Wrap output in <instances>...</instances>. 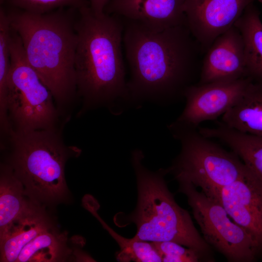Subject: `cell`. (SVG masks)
I'll use <instances>...</instances> for the list:
<instances>
[{"label": "cell", "instance_id": "obj_9", "mask_svg": "<svg viewBox=\"0 0 262 262\" xmlns=\"http://www.w3.org/2000/svg\"><path fill=\"white\" fill-rule=\"evenodd\" d=\"M216 201L250 235L257 259L262 260V181L248 169L243 177L221 190Z\"/></svg>", "mask_w": 262, "mask_h": 262}, {"label": "cell", "instance_id": "obj_23", "mask_svg": "<svg viewBox=\"0 0 262 262\" xmlns=\"http://www.w3.org/2000/svg\"><path fill=\"white\" fill-rule=\"evenodd\" d=\"M92 12L97 16L104 13V9L110 0H89Z\"/></svg>", "mask_w": 262, "mask_h": 262}, {"label": "cell", "instance_id": "obj_8", "mask_svg": "<svg viewBox=\"0 0 262 262\" xmlns=\"http://www.w3.org/2000/svg\"><path fill=\"white\" fill-rule=\"evenodd\" d=\"M178 192L185 195L202 236L213 248L229 262L257 260L254 244L240 226L232 221L219 202L198 191L192 184L179 182Z\"/></svg>", "mask_w": 262, "mask_h": 262}, {"label": "cell", "instance_id": "obj_6", "mask_svg": "<svg viewBox=\"0 0 262 262\" xmlns=\"http://www.w3.org/2000/svg\"><path fill=\"white\" fill-rule=\"evenodd\" d=\"M167 128L181 145L179 154L166 169L178 183H191L216 201L223 188L241 179L248 171L234 152L203 135L198 127L176 120Z\"/></svg>", "mask_w": 262, "mask_h": 262}, {"label": "cell", "instance_id": "obj_3", "mask_svg": "<svg viewBox=\"0 0 262 262\" xmlns=\"http://www.w3.org/2000/svg\"><path fill=\"white\" fill-rule=\"evenodd\" d=\"M2 7L21 39L28 62L60 112V108L77 96L75 58L79 10L61 8L39 14Z\"/></svg>", "mask_w": 262, "mask_h": 262}, {"label": "cell", "instance_id": "obj_17", "mask_svg": "<svg viewBox=\"0 0 262 262\" xmlns=\"http://www.w3.org/2000/svg\"><path fill=\"white\" fill-rule=\"evenodd\" d=\"M260 13L249 4L234 24L244 41L246 76L254 82H262V23Z\"/></svg>", "mask_w": 262, "mask_h": 262}, {"label": "cell", "instance_id": "obj_16", "mask_svg": "<svg viewBox=\"0 0 262 262\" xmlns=\"http://www.w3.org/2000/svg\"><path fill=\"white\" fill-rule=\"evenodd\" d=\"M22 182L10 166L1 168L0 179V239L12 225L36 207L25 197Z\"/></svg>", "mask_w": 262, "mask_h": 262}, {"label": "cell", "instance_id": "obj_14", "mask_svg": "<svg viewBox=\"0 0 262 262\" xmlns=\"http://www.w3.org/2000/svg\"><path fill=\"white\" fill-rule=\"evenodd\" d=\"M204 136L225 143L262 181V136L242 132L218 122L214 128L198 127Z\"/></svg>", "mask_w": 262, "mask_h": 262}, {"label": "cell", "instance_id": "obj_18", "mask_svg": "<svg viewBox=\"0 0 262 262\" xmlns=\"http://www.w3.org/2000/svg\"><path fill=\"white\" fill-rule=\"evenodd\" d=\"M49 228L48 222L37 208L23 216L0 239V262H16L23 247Z\"/></svg>", "mask_w": 262, "mask_h": 262}, {"label": "cell", "instance_id": "obj_22", "mask_svg": "<svg viewBox=\"0 0 262 262\" xmlns=\"http://www.w3.org/2000/svg\"><path fill=\"white\" fill-rule=\"evenodd\" d=\"M164 262H206L195 250L171 241L151 242Z\"/></svg>", "mask_w": 262, "mask_h": 262}, {"label": "cell", "instance_id": "obj_20", "mask_svg": "<svg viewBox=\"0 0 262 262\" xmlns=\"http://www.w3.org/2000/svg\"><path fill=\"white\" fill-rule=\"evenodd\" d=\"M65 244V236L50 230L49 228L25 246L16 262L56 261L61 256Z\"/></svg>", "mask_w": 262, "mask_h": 262}, {"label": "cell", "instance_id": "obj_12", "mask_svg": "<svg viewBox=\"0 0 262 262\" xmlns=\"http://www.w3.org/2000/svg\"><path fill=\"white\" fill-rule=\"evenodd\" d=\"M246 77L244 44L234 25L219 35L203 57L198 81L203 84Z\"/></svg>", "mask_w": 262, "mask_h": 262}, {"label": "cell", "instance_id": "obj_11", "mask_svg": "<svg viewBox=\"0 0 262 262\" xmlns=\"http://www.w3.org/2000/svg\"><path fill=\"white\" fill-rule=\"evenodd\" d=\"M255 1L262 3V0H185L187 25L204 53Z\"/></svg>", "mask_w": 262, "mask_h": 262}, {"label": "cell", "instance_id": "obj_13", "mask_svg": "<svg viewBox=\"0 0 262 262\" xmlns=\"http://www.w3.org/2000/svg\"><path fill=\"white\" fill-rule=\"evenodd\" d=\"M184 2L185 0H110L104 13L161 31L187 25Z\"/></svg>", "mask_w": 262, "mask_h": 262}, {"label": "cell", "instance_id": "obj_5", "mask_svg": "<svg viewBox=\"0 0 262 262\" xmlns=\"http://www.w3.org/2000/svg\"><path fill=\"white\" fill-rule=\"evenodd\" d=\"M11 168L33 199L55 202L66 192L65 166L76 147H68L57 130L12 131Z\"/></svg>", "mask_w": 262, "mask_h": 262}, {"label": "cell", "instance_id": "obj_2", "mask_svg": "<svg viewBox=\"0 0 262 262\" xmlns=\"http://www.w3.org/2000/svg\"><path fill=\"white\" fill-rule=\"evenodd\" d=\"M75 58L79 115L98 108L120 115L130 108L122 52L123 21L104 13L95 15L90 6L79 10Z\"/></svg>", "mask_w": 262, "mask_h": 262}, {"label": "cell", "instance_id": "obj_1", "mask_svg": "<svg viewBox=\"0 0 262 262\" xmlns=\"http://www.w3.org/2000/svg\"><path fill=\"white\" fill-rule=\"evenodd\" d=\"M122 19L131 73L127 83L130 108L146 102L166 105L184 98L185 90L199 79L204 54L187 25L155 31Z\"/></svg>", "mask_w": 262, "mask_h": 262}, {"label": "cell", "instance_id": "obj_4", "mask_svg": "<svg viewBox=\"0 0 262 262\" xmlns=\"http://www.w3.org/2000/svg\"><path fill=\"white\" fill-rule=\"evenodd\" d=\"M144 154L136 149L131 162L135 174L138 191L136 207L127 221L137 228L135 240L146 242L171 241L193 249L206 262L215 261L213 248L206 242L193 223L187 211L176 202L164 177L166 169L155 172L143 164Z\"/></svg>", "mask_w": 262, "mask_h": 262}, {"label": "cell", "instance_id": "obj_19", "mask_svg": "<svg viewBox=\"0 0 262 262\" xmlns=\"http://www.w3.org/2000/svg\"><path fill=\"white\" fill-rule=\"evenodd\" d=\"M90 204L86 203L88 210L108 231L117 243L120 249L117 253L116 258L119 262H160L162 259L151 243L135 240L133 238L128 239L122 237L110 228L99 216L97 212L95 200Z\"/></svg>", "mask_w": 262, "mask_h": 262}, {"label": "cell", "instance_id": "obj_7", "mask_svg": "<svg viewBox=\"0 0 262 262\" xmlns=\"http://www.w3.org/2000/svg\"><path fill=\"white\" fill-rule=\"evenodd\" d=\"M7 104L12 131L56 130L60 111L52 94L26 57L18 34L12 29Z\"/></svg>", "mask_w": 262, "mask_h": 262}, {"label": "cell", "instance_id": "obj_15", "mask_svg": "<svg viewBox=\"0 0 262 262\" xmlns=\"http://www.w3.org/2000/svg\"><path fill=\"white\" fill-rule=\"evenodd\" d=\"M221 122L239 131L262 136V82H251Z\"/></svg>", "mask_w": 262, "mask_h": 262}, {"label": "cell", "instance_id": "obj_10", "mask_svg": "<svg viewBox=\"0 0 262 262\" xmlns=\"http://www.w3.org/2000/svg\"><path fill=\"white\" fill-rule=\"evenodd\" d=\"M251 82L250 78L244 77L191 85L184 93L185 106L176 120L198 127L202 122L216 119L235 104Z\"/></svg>", "mask_w": 262, "mask_h": 262}, {"label": "cell", "instance_id": "obj_21", "mask_svg": "<svg viewBox=\"0 0 262 262\" xmlns=\"http://www.w3.org/2000/svg\"><path fill=\"white\" fill-rule=\"evenodd\" d=\"M0 6L33 14H44L61 8L79 10L90 6L89 0H0Z\"/></svg>", "mask_w": 262, "mask_h": 262}]
</instances>
